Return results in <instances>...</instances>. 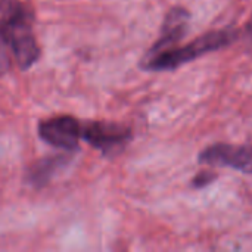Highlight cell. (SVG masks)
Listing matches in <instances>:
<instances>
[{
    "label": "cell",
    "instance_id": "1",
    "mask_svg": "<svg viewBox=\"0 0 252 252\" xmlns=\"http://www.w3.org/2000/svg\"><path fill=\"white\" fill-rule=\"evenodd\" d=\"M34 13L21 0H0V35L7 43L19 69H30L40 59L34 35Z\"/></svg>",
    "mask_w": 252,
    "mask_h": 252
},
{
    "label": "cell",
    "instance_id": "2",
    "mask_svg": "<svg viewBox=\"0 0 252 252\" xmlns=\"http://www.w3.org/2000/svg\"><path fill=\"white\" fill-rule=\"evenodd\" d=\"M239 37V31L235 27H226L223 30L210 31L188 43L182 47H173L151 58H143L140 61V66L149 72H162L173 71L183 63H188L205 53L224 49L236 41Z\"/></svg>",
    "mask_w": 252,
    "mask_h": 252
},
{
    "label": "cell",
    "instance_id": "3",
    "mask_svg": "<svg viewBox=\"0 0 252 252\" xmlns=\"http://www.w3.org/2000/svg\"><path fill=\"white\" fill-rule=\"evenodd\" d=\"M131 128L109 121L81 123V139L103 155H115L121 152L131 140Z\"/></svg>",
    "mask_w": 252,
    "mask_h": 252
},
{
    "label": "cell",
    "instance_id": "4",
    "mask_svg": "<svg viewBox=\"0 0 252 252\" xmlns=\"http://www.w3.org/2000/svg\"><path fill=\"white\" fill-rule=\"evenodd\" d=\"M38 136L43 142L68 152L78 148L81 139V121L71 115H58L38 124Z\"/></svg>",
    "mask_w": 252,
    "mask_h": 252
},
{
    "label": "cell",
    "instance_id": "5",
    "mask_svg": "<svg viewBox=\"0 0 252 252\" xmlns=\"http://www.w3.org/2000/svg\"><path fill=\"white\" fill-rule=\"evenodd\" d=\"M198 162L214 167H230L238 171L252 174V146L216 143L205 148L199 154Z\"/></svg>",
    "mask_w": 252,
    "mask_h": 252
},
{
    "label": "cell",
    "instance_id": "6",
    "mask_svg": "<svg viewBox=\"0 0 252 252\" xmlns=\"http://www.w3.org/2000/svg\"><path fill=\"white\" fill-rule=\"evenodd\" d=\"M190 22V13L182 6H174L164 18L158 40L148 49L143 58H151L161 52L176 47V44L188 34Z\"/></svg>",
    "mask_w": 252,
    "mask_h": 252
},
{
    "label": "cell",
    "instance_id": "7",
    "mask_svg": "<svg viewBox=\"0 0 252 252\" xmlns=\"http://www.w3.org/2000/svg\"><path fill=\"white\" fill-rule=\"evenodd\" d=\"M68 159V155H55L35 162L28 171V182L34 186H44L58 173V170L66 165Z\"/></svg>",
    "mask_w": 252,
    "mask_h": 252
},
{
    "label": "cell",
    "instance_id": "8",
    "mask_svg": "<svg viewBox=\"0 0 252 252\" xmlns=\"http://www.w3.org/2000/svg\"><path fill=\"white\" fill-rule=\"evenodd\" d=\"M12 52L7 46V43L4 41V38L0 35V77L4 75L10 66H12Z\"/></svg>",
    "mask_w": 252,
    "mask_h": 252
},
{
    "label": "cell",
    "instance_id": "9",
    "mask_svg": "<svg viewBox=\"0 0 252 252\" xmlns=\"http://www.w3.org/2000/svg\"><path fill=\"white\" fill-rule=\"evenodd\" d=\"M216 179H217V174H216V173H213V171H210V170H204V171L198 173V174L193 177L192 186L196 188V189H201V188H205V186L211 185Z\"/></svg>",
    "mask_w": 252,
    "mask_h": 252
},
{
    "label": "cell",
    "instance_id": "10",
    "mask_svg": "<svg viewBox=\"0 0 252 252\" xmlns=\"http://www.w3.org/2000/svg\"><path fill=\"white\" fill-rule=\"evenodd\" d=\"M247 35H248V40L252 43V16L250 22L247 24Z\"/></svg>",
    "mask_w": 252,
    "mask_h": 252
}]
</instances>
